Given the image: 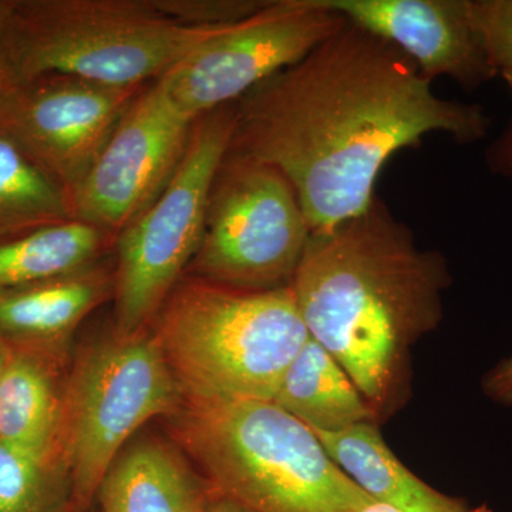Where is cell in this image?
Here are the masks:
<instances>
[{"mask_svg": "<svg viewBox=\"0 0 512 512\" xmlns=\"http://www.w3.org/2000/svg\"><path fill=\"white\" fill-rule=\"evenodd\" d=\"M397 47L346 22L235 101L229 153L276 168L312 234L362 214L384 165L433 133L476 144L483 107L441 99Z\"/></svg>", "mask_w": 512, "mask_h": 512, "instance_id": "6da1fadb", "label": "cell"}, {"mask_svg": "<svg viewBox=\"0 0 512 512\" xmlns=\"http://www.w3.org/2000/svg\"><path fill=\"white\" fill-rule=\"evenodd\" d=\"M450 284L446 258L419 248L376 195L362 214L311 234L289 286L309 336L383 421L409 399L410 352L439 326Z\"/></svg>", "mask_w": 512, "mask_h": 512, "instance_id": "7a4b0ae2", "label": "cell"}, {"mask_svg": "<svg viewBox=\"0 0 512 512\" xmlns=\"http://www.w3.org/2000/svg\"><path fill=\"white\" fill-rule=\"evenodd\" d=\"M178 443L215 493L254 512H357L375 503L316 434L272 400L184 399Z\"/></svg>", "mask_w": 512, "mask_h": 512, "instance_id": "3957f363", "label": "cell"}, {"mask_svg": "<svg viewBox=\"0 0 512 512\" xmlns=\"http://www.w3.org/2000/svg\"><path fill=\"white\" fill-rule=\"evenodd\" d=\"M151 326L184 399L274 400L309 339L291 286L241 291L190 275Z\"/></svg>", "mask_w": 512, "mask_h": 512, "instance_id": "277c9868", "label": "cell"}, {"mask_svg": "<svg viewBox=\"0 0 512 512\" xmlns=\"http://www.w3.org/2000/svg\"><path fill=\"white\" fill-rule=\"evenodd\" d=\"M220 29L178 25L151 0H16L9 45L20 83L67 74L143 87Z\"/></svg>", "mask_w": 512, "mask_h": 512, "instance_id": "5b68a950", "label": "cell"}, {"mask_svg": "<svg viewBox=\"0 0 512 512\" xmlns=\"http://www.w3.org/2000/svg\"><path fill=\"white\" fill-rule=\"evenodd\" d=\"M183 392L153 333L94 342L64 382L62 453L73 510L96 498L107 470L144 423L180 412Z\"/></svg>", "mask_w": 512, "mask_h": 512, "instance_id": "8992f818", "label": "cell"}, {"mask_svg": "<svg viewBox=\"0 0 512 512\" xmlns=\"http://www.w3.org/2000/svg\"><path fill=\"white\" fill-rule=\"evenodd\" d=\"M234 121V103L198 117L171 183L116 238L114 332L119 335L153 325L197 254L212 180L228 153Z\"/></svg>", "mask_w": 512, "mask_h": 512, "instance_id": "52a82bcc", "label": "cell"}, {"mask_svg": "<svg viewBox=\"0 0 512 512\" xmlns=\"http://www.w3.org/2000/svg\"><path fill=\"white\" fill-rule=\"evenodd\" d=\"M311 234L284 175L228 151L212 180L201 244L185 275L241 291L286 288Z\"/></svg>", "mask_w": 512, "mask_h": 512, "instance_id": "ba28073f", "label": "cell"}, {"mask_svg": "<svg viewBox=\"0 0 512 512\" xmlns=\"http://www.w3.org/2000/svg\"><path fill=\"white\" fill-rule=\"evenodd\" d=\"M345 25L316 0H266L254 15L195 47L160 83L181 110L198 119L235 103Z\"/></svg>", "mask_w": 512, "mask_h": 512, "instance_id": "9c48e42d", "label": "cell"}, {"mask_svg": "<svg viewBox=\"0 0 512 512\" xmlns=\"http://www.w3.org/2000/svg\"><path fill=\"white\" fill-rule=\"evenodd\" d=\"M195 120L170 99L160 80L147 84L74 192V220L94 225L116 242L173 180Z\"/></svg>", "mask_w": 512, "mask_h": 512, "instance_id": "30bf717a", "label": "cell"}, {"mask_svg": "<svg viewBox=\"0 0 512 512\" xmlns=\"http://www.w3.org/2000/svg\"><path fill=\"white\" fill-rule=\"evenodd\" d=\"M144 87L107 86L67 74L37 77L20 83L0 111V133L12 138L72 200Z\"/></svg>", "mask_w": 512, "mask_h": 512, "instance_id": "8fae6325", "label": "cell"}, {"mask_svg": "<svg viewBox=\"0 0 512 512\" xmlns=\"http://www.w3.org/2000/svg\"><path fill=\"white\" fill-rule=\"evenodd\" d=\"M346 22L392 43L427 79L467 92L497 76L471 19V0H316Z\"/></svg>", "mask_w": 512, "mask_h": 512, "instance_id": "7c38bea8", "label": "cell"}, {"mask_svg": "<svg viewBox=\"0 0 512 512\" xmlns=\"http://www.w3.org/2000/svg\"><path fill=\"white\" fill-rule=\"evenodd\" d=\"M114 296V272L90 265L73 274L0 291V338L60 353L74 330Z\"/></svg>", "mask_w": 512, "mask_h": 512, "instance_id": "4fadbf2b", "label": "cell"}, {"mask_svg": "<svg viewBox=\"0 0 512 512\" xmlns=\"http://www.w3.org/2000/svg\"><path fill=\"white\" fill-rule=\"evenodd\" d=\"M215 491L170 444L141 439L123 448L101 481V512H204Z\"/></svg>", "mask_w": 512, "mask_h": 512, "instance_id": "5bb4252c", "label": "cell"}, {"mask_svg": "<svg viewBox=\"0 0 512 512\" xmlns=\"http://www.w3.org/2000/svg\"><path fill=\"white\" fill-rule=\"evenodd\" d=\"M60 353L12 346L0 384V443L47 458H63ZM64 460V458H63Z\"/></svg>", "mask_w": 512, "mask_h": 512, "instance_id": "9a60e30c", "label": "cell"}, {"mask_svg": "<svg viewBox=\"0 0 512 512\" xmlns=\"http://www.w3.org/2000/svg\"><path fill=\"white\" fill-rule=\"evenodd\" d=\"M336 464L372 500L407 512H464L466 505L424 483L387 446L375 421L312 430Z\"/></svg>", "mask_w": 512, "mask_h": 512, "instance_id": "2e32d148", "label": "cell"}, {"mask_svg": "<svg viewBox=\"0 0 512 512\" xmlns=\"http://www.w3.org/2000/svg\"><path fill=\"white\" fill-rule=\"evenodd\" d=\"M272 402L311 430L336 431L375 421L352 377L311 336L293 357Z\"/></svg>", "mask_w": 512, "mask_h": 512, "instance_id": "e0dca14e", "label": "cell"}, {"mask_svg": "<svg viewBox=\"0 0 512 512\" xmlns=\"http://www.w3.org/2000/svg\"><path fill=\"white\" fill-rule=\"evenodd\" d=\"M114 239L72 220L0 244V291L49 281L96 264Z\"/></svg>", "mask_w": 512, "mask_h": 512, "instance_id": "ac0fdd59", "label": "cell"}, {"mask_svg": "<svg viewBox=\"0 0 512 512\" xmlns=\"http://www.w3.org/2000/svg\"><path fill=\"white\" fill-rule=\"evenodd\" d=\"M72 220L69 194L0 133V244Z\"/></svg>", "mask_w": 512, "mask_h": 512, "instance_id": "d6986e66", "label": "cell"}, {"mask_svg": "<svg viewBox=\"0 0 512 512\" xmlns=\"http://www.w3.org/2000/svg\"><path fill=\"white\" fill-rule=\"evenodd\" d=\"M73 484L63 458L0 443V512H69Z\"/></svg>", "mask_w": 512, "mask_h": 512, "instance_id": "ffe728a7", "label": "cell"}, {"mask_svg": "<svg viewBox=\"0 0 512 512\" xmlns=\"http://www.w3.org/2000/svg\"><path fill=\"white\" fill-rule=\"evenodd\" d=\"M168 19L187 28L234 25L264 8L266 0H151Z\"/></svg>", "mask_w": 512, "mask_h": 512, "instance_id": "44dd1931", "label": "cell"}, {"mask_svg": "<svg viewBox=\"0 0 512 512\" xmlns=\"http://www.w3.org/2000/svg\"><path fill=\"white\" fill-rule=\"evenodd\" d=\"M471 19L495 72L512 70V0H471Z\"/></svg>", "mask_w": 512, "mask_h": 512, "instance_id": "7402d4cb", "label": "cell"}, {"mask_svg": "<svg viewBox=\"0 0 512 512\" xmlns=\"http://www.w3.org/2000/svg\"><path fill=\"white\" fill-rule=\"evenodd\" d=\"M16 0H0V111L19 87L9 45V20Z\"/></svg>", "mask_w": 512, "mask_h": 512, "instance_id": "603a6c76", "label": "cell"}, {"mask_svg": "<svg viewBox=\"0 0 512 512\" xmlns=\"http://www.w3.org/2000/svg\"><path fill=\"white\" fill-rule=\"evenodd\" d=\"M483 392L501 406H512V356L501 360L484 376Z\"/></svg>", "mask_w": 512, "mask_h": 512, "instance_id": "cb8c5ba5", "label": "cell"}, {"mask_svg": "<svg viewBox=\"0 0 512 512\" xmlns=\"http://www.w3.org/2000/svg\"><path fill=\"white\" fill-rule=\"evenodd\" d=\"M491 173L512 178V123L485 153Z\"/></svg>", "mask_w": 512, "mask_h": 512, "instance_id": "d4e9b609", "label": "cell"}, {"mask_svg": "<svg viewBox=\"0 0 512 512\" xmlns=\"http://www.w3.org/2000/svg\"><path fill=\"white\" fill-rule=\"evenodd\" d=\"M204 512H254L245 507V505L237 503V501L231 500V498L224 497L215 493L212 495L210 503L205 507Z\"/></svg>", "mask_w": 512, "mask_h": 512, "instance_id": "484cf974", "label": "cell"}, {"mask_svg": "<svg viewBox=\"0 0 512 512\" xmlns=\"http://www.w3.org/2000/svg\"><path fill=\"white\" fill-rule=\"evenodd\" d=\"M10 355H12V345L6 342L5 339L0 338V384H2L3 375H5Z\"/></svg>", "mask_w": 512, "mask_h": 512, "instance_id": "4316f807", "label": "cell"}, {"mask_svg": "<svg viewBox=\"0 0 512 512\" xmlns=\"http://www.w3.org/2000/svg\"><path fill=\"white\" fill-rule=\"evenodd\" d=\"M357 512H407L404 510H400V508L393 507V505L390 504H384V503H375L367 505V507L362 508V510Z\"/></svg>", "mask_w": 512, "mask_h": 512, "instance_id": "83f0119b", "label": "cell"}, {"mask_svg": "<svg viewBox=\"0 0 512 512\" xmlns=\"http://www.w3.org/2000/svg\"><path fill=\"white\" fill-rule=\"evenodd\" d=\"M500 76L503 77L505 84H507L508 89L512 94V70H507V72L500 73Z\"/></svg>", "mask_w": 512, "mask_h": 512, "instance_id": "f1b7e54d", "label": "cell"}, {"mask_svg": "<svg viewBox=\"0 0 512 512\" xmlns=\"http://www.w3.org/2000/svg\"><path fill=\"white\" fill-rule=\"evenodd\" d=\"M464 512H493L490 508L485 507V505H481V507L474 508V510H466Z\"/></svg>", "mask_w": 512, "mask_h": 512, "instance_id": "f546056e", "label": "cell"}]
</instances>
